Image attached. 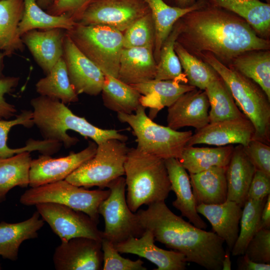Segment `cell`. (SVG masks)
Instances as JSON below:
<instances>
[{"mask_svg":"<svg viewBox=\"0 0 270 270\" xmlns=\"http://www.w3.org/2000/svg\"><path fill=\"white\" fill-rule=\"evenodd\" d=\"M176 22V41L188 52L196 57L210 52L227 66L244 53L270 48L269 40L258 36L242 18L207 2Z\"/></svg>","mask_w":270,"mask_h":270,"instance_id":"6da1fadb","label":"cell"},{"mask_svg":"<svg viewBox=\"0 0 270 270\" xmlns=\"http://www.w3.org/2000/svg\"><path fill=\"white\" fill-rule=\"evenodd\" d=\"M148 206L136 213L143 228L150 230L155 240L182 254L188 262L208 270H222L225 253L222 239L176 215L164 201Z\"/></svg>","mask_w":270,"mask_h":270,"instance_id":"7a4b0ae2","label":"cell"},{"mask_svg":"<svg viewBox=\"0 0 270 270\" xmlns=\"http://www.w3.org/2000/svg\"><path fill=\"white\" fill-rule=\"evenodd\" d=\"M33 121L44 139L60 142L66 148L76 144L78 140L67 134L68 130L89 138L98 145L110 139L126 142L128 138L116 130L99 128L85 118L74 114L61 101L40 96L30 100Z\"/></svg>","mask_w":270,"mask_h":270,"instance_id":"3957f363","label":"cell"},{"mask_svg":"<svg viewBox=\"0 0 270 270\" xmlns=\"http://www.w3.org/2000/svg\"><path fill=\"white\" fill-rule=\"evenodd\" d=\"M124 168L126 201L132 212L168 198L172 190L164 160L130 148Z\"/></svg>","mask_w":270,"mask_h":270,"instance_id":"277c9868","label":"cell"},{"mask_svg":"<svg viewBox=\"0 0 270 270\" xmlns=\"http://www.w3.org/2000/svg\"><path fill=\"white\" fill-rule=\"evenodd\" d=\"M198 58L208 64L223 80L242 113L252 124V140L270 143V100L261 88L252 80L227 66L210 52Z\"/></svg>","mask_w":270,"mask_h":270,"instance_id":"5b68a950","label":"cell"},{"mask_svg":"<svg viewBox=\"0 0 270 270\" xmlns=\"http://www.w3.org/2000/svg\"><path fill=\"white\" fill-rule=\"evenodd\" d=\"M139 106L133 114L117 113L118 120L128 124L136 138L138 150L164 160L179 158L192 136L191 130L180 132L157 124Z\"/></svg>","mask_w":270,"mask_h":270,"instance_id":"8992f818","label":"cell"},{"mask_svg":"<svg viewBox=\"0 0 270 270\" xmlns=\"http://www.w3.org/2000/svg\"><path fill=\"white\" fill-rule=\"evenodd\" d=\"M78 50L104 74L118 78L123 46V32L103 25L76 22L66 30Z\"/></svg>","mask_w":270,"mask_h":270,"instance_id":"52a82bcc","label":"cell"},{"mask_svg":"<svg viewBox=\"0 0 270 270\" xmlns=\"http://www.w3.org/2000/svg\"><path fill=\"white\" fill-rule=\"evenodd\" d=\"M129 148L124 142L108 140L98 145L94 156L65 180L86 188H108L113 180L124 175V164Z\"/></svg>","mask_w":270,"mask_h":270,"instance_id":"ba28073f","label":"cell"},{"mask_svg":"<svg viewBox=\"0 0 270 270\" xmlns=\"http://www.w3.org/2000/svg\"><path fill=\"white\" fill-rule=\"evenodd\" d=\"M110 194V190H89L64 180L26 190L20 196V202L25 206L54 202L64 204L89 216L98 224V208Z\"/></svg>","mask_w":270,"mask_h":270,"instance_id":"9c48e42d","label":"cell"},{"mask_svg":"<svg viewBox=\"0 0 270 270\" xmlns=\"http://www.w3.org/2000/svg\"><path fill=\"white\" fill-rule=\"evenodd\" d=\"M108 196L100 204L98 212L104 218L103 238L114 244L130 238H139L145 230L137 215L128 208L126 201L125 178L120 176L108 186Z\"/></svg>","mask_w":270,"mask_h":270,"instance_id":"30bf717a","label":"cell"},{"mask_svg":"<svg viewBox=\"0 0 270 270\" xmlns=\"http://www.w3.org/2000/svg\"><path fill=\"white\" fill-rule=\"evenodd\" d=\"M150 12L144 0H91L76 22L106 26L123 32L135 21Z\"/></svg>","mask_w":270,"mask_h":270,"instance_id":"8fae6325","label":"cell"},{"mask_svg":"<svg viewBox=\"0 0 270 270\" xmlns=\"http://www.w3.org/2000/svg\"><path fill=\"white\" fill-rule=\"evenodd\" d=\"M35 206L42 220L62 242L76 237L99 240L103 238L102 232L98 228V223L84 212L54 202L40 203Z\"/></svg>","mask_w":270,"mask_h":270,"instance_id":"7c38bea8","label":"cell"},{"mask_svg":"<svg viewBox=\"0 0 270 270\" xmlns=\"http://www.w3.org/2000/svg\"><path fill=\"white\" fill-rule=\"evenodd\" d=\"M97 144L90 142L86 148L68 156L52 158L42 154L32 160L30 170V188L65 180L70 174L86 161L92 158L96 150Z\"/></svg>","mask_w":270,"mask_h":270,"instance_id":"4fadbf2b","label":"cell"},{"mask_svg":"<svg viewBox=\"0 0 270 270\" xmlns=\"http://www.w3.org/2000/svg\"><path fill=\"white\" fill-rule=\"evenodd\" d=\"M102 240L76 237L62 242L55 249L53 262L57 270H102Z\"/></svg>","mask_w":270,"mask_h":270,"instance_id":"5bb4252c","label":"cell"},{"mask_svg":"<svg viewBox=\"0 0 270 270\" xmlns=\"http://www.w3.org/2000/svg\"><path fill=\"white\" fill-rule=\"evenodd\" d=\"M63 58L70 82L78 95L85 94L96 96L102 92L104 74L78 50L66 31Z\"/></svg>","mask_w":270,"mask_h":270,"instance_id":"9a60e30c","label":"cell"},{"mask_svg":"<svg viewBox=\"0 0 270 270\" xmlns=\"http://www.w3.org/2000/svg\"><path fill=\"white\" fill-rule=\"evenodd\" d=\"M254 128L246 116L208 124L192 134L188 146L207 144L224 146L238 144L245 146L253 139Z\"/></svg>","mask_w":270,"mask_h":270,"instance_id":"2e32d148","label":"cell"},{"mask_svg":"<svg viewBox=\"0 0 270 270\" xmlns=\"http://www.w3.org/2000/svg\"><path fill=\"white\" fill-rule=\"evenodd\" d=\"M209 108L204 90L196 88L186 92L168 107V126L174 130L185 126L200 130L210 123Z\"/></svg>","mask_w":270,"mask_h":270,"instance_id":"e0dca14e","label":"cell"},{"mask_svg":"<svg viewBox=\"0 0 270 270\" xmlns=\"http://www.w3.org/2000/svg\"><path fill=\"white\" fill-rule=\"evenodd\" d=\"M152 233L146 230L139 238L131 237L114 244L120 253L132 254L148 260L157 266L154 270H184L187 261L182 254L174 250H166L154 244Z\"/></svg>","mask_w":270,"mask_h":270,"instance_id":"ac0fdd59","label":"cell"},{"mask_svg":"<svg viewBox=\"0 0 270 270\" xmlns=\"http://www.w3.org/2000/svg\"><path fill=\"white\" fill-rule=\"evenodd\" d=\"M66 31L60 28L36 29L26 32L21 36L24 45L46 74L63 56Z\"/></svg>","mask_w":270,"mask_h":270,"instance_id":"d6986e66","label":"cell"},{"mask_svg":"<svg viewBox=\"0 0 270 270\" xmlns=\"http://www.w3.org/2000/svg\"><path fill=\"white\" fill-rule=\"evenodd\" d=\"M164 162L171 185V190L174 192L176 196V200L172 202V206L180 210L182 216L188 218L194 226L199 228L206 229L207 224L196 210V204L186 170L178 158H167L164 160Z\"/></svg>","mask_w":270,"mask_h":270,"instance_id":"ffe728a7","label":"cell"},{"mask_svg":"<svg viewBox=\"0 0 270 270\" xmlns=\"http://www.w3.org/2000/svg\"><path fill=\"white\" fill-rule=\"evenodd\" d=\"M242 208L232 200L220 204L196 206L198 212L208 220L212 232L224 240L230 251L238 236Z\"/></svg>","mask_w":270,"mask_h":270,"instance_id":"44dd1931","label":"cell"},{"mask_svg":"<svg viewBox=\"0 0 270 270\" xmlns=\"http://www.w3.org/2000/svg\"><path fill=\"white\" fill-rule=\"evenodd\" d=\"M131 86L142 95L141 105L150 108L151 119L161 109L172 105L182 94L196 88L174 80L155 79Z\"/></svg>","mask_w":270,"mask_h":270,"instance_id":"7402d4cb","label":"cell"},{"mask_svg":"<svg viewBox=\"0 0 270 270\" xmlns=\"http://www.w3.org/2000/svg\"><path fill=\"white\" fill-rule=\"evenodd\" d=\"M157 63L154 50L149 48H124L120 60V80L132 85L154 79Z\"/></svg>","mask_w":270,"mask_h":270,"instance_id":"603a6c76","label":"cell"},{"mask_svg":"<svg viewBox=\"0 0 270 270\" xmlns=\"http://www.w3.org/2000/svg\"><path fill=\"white\" fill-rule=\"evenodd\" d=\"M211 6L232 12L244 20L260 37L270 35V4L260 0H206Z\"/></svg>","mask_w":270,"mask_h":270,"instance_id":"cb8c5ba5","label":"cell"},{"mask_svg":"<svg viewBox=\"0 0 270 270\" xmlns=\"http://www.w3.org/2000/svg\"><path fill=\"white\" fill-rule=\"evenodd\" d=\"M226 167L212 166L198 173L190 174L196 206L220 204L226 200Z\"/></svg>","mask_w":270,"mask_h":270,"instance_id":"d4e9b609","label":"cell"},{"mask_svg":"<svg viewBox=\"0 0 270 270\" xmlns=\"http://www.w3.org/2000/svg\"><path fill=\"white\" fill-rule=\"evenodd\" d=\"M256 168L246 156L243 146L234 147L226 169V200L235 202L242 208Z\"/></svg>","mask_w":270,"mask_h":270,"instance_id":"484cf974","label":"cell"},{"mask_svg":"<svg viewBox=\"0 0 270 270\" xmlns=\"http://www.w3.org/2000/svg\"><path fill=\"white\" fill-rule=\"evenodd\" d=\"M148 6L154 27V55L157 63L161 48L176 22L188 12L198 9L206 3L200 0L191 6L180 8L168 4L164 0H144Z\"/></svg>","mask_w":270,"mask_h":270,"instance_id":"4316f807","label":"cell"},{"mask_svg":"<svg viewBox=\"0 0 270 270\" xmlns=\"http://www.w3.org/2000/svg\"><path fill=\"white\" fill-rule=\"evenodd\" d=\"M44 220L36 211L28 219L16 223L0 222V256L4 258L16 260L23 242L38 237V232L43 226Z\"/></svg>","mask_w":270,"mask_h":270,"instance_id":"83f0119b","label":"cell"},{"mask_svg":"<svg viewBox=\"0 0 270 270\" xmlns=\"http://www.w3.org/2000/svg\"><path fill=\"white\" fill-rule=\"evenodd\" d=\"M22 125L31 128L34 125L32 110H24L12 120H0V158H6L24 152L37 150L42 154L52 155L58 152L62 144L56 140L30 139L26 146L18 148H10L7 145L8 135L12 128Z\"/></svg>","mask_w":270,"mask_h":270,"instance_id":"f1b7e54d","label":"cell"},{"mask_svg":"<svg viewBox=\"0 0 270 270\" xmlns=\"http://www.w3.org/2000/svg\"><path fill=\"white\" fill-rule=\"evenodd\" d=\"M24 10V0H0V52L6 56L24 50L18 32Z\"/></svg>","mask_w":270,"mask_h":270,"instance_id":"f546056e","label":"cell"},{"mask_svg":"<svg viewBox=\"0 0 270 270\" xmlns=\"http://www.w3.org/2000/svg\"><path fill=\"white\" fill-rule=\"evenodd\" d=\"M234 147L232 144L216 148L186 146L178 160L190 174H196L212 166L227 167Z\"/></svg>","mask_w":270,"mask_h":270,"instance_id":"4dcf8cb0","label":"cell"},{"mask_svg":"<svg viewBox=\"0 0 270 270\" xmlns=\"http://www.w3.org/2000/svg\"><path fill=\"white\" fill-rule=\"evenodd\" d=\"M228 66L257 84L270 100V50L244 53L234 59Z\"/></svg>","mask_w":270,"mask_h":270,"instance_id":"1f68e13d","label":"cell"},{"mask_svg":"<svg viewBox=\"0 0 270 270\" xmlns=\"http://www.w3.org/2000/svg\"><path fill=\"white\" fill-rule=\"evenodd\" d=\"M104 106L117 113L132 114L140 106L142 95L131 85L104 75L102 90Z\"/></svg>","mask_w":270,"mask_h":270,"instance_id":"d6a6232c","label":"cell"},{"mask_svg":"<svg viewBox=\"0 0 270 270\" xmlns=\"http://www.w3.org/2000/svg\"><path fill=\"white\" fill-rule=\"evenodd\" d=\"M40 96L58 100L64 104L78 101L68 78L63 56L53 66L46 76L40 79L36 85Z\"/></svg>","mask_w":270,"mask_h":270,"instance_id":"836d02e7","label":"cell"},{"mask_svg":"<svg viewBox=\"0 0 270 270\" xmlns=\"http://www.w3.org/2000/svg\"><path fill=\"white\" fill-rule=\"evenodd\" d=\"M32 160L28 152L0 158V202L6 200L8 191L14 187L29 185Z\"/></svg>","mask_w":270,"mask_h":270,"instance_id":"e575fe53","label":"cell"},{"mask_svg":"<svg viewBox=\"0 0 270 270\" xmlns=\"http://www.w3.org/2000/svg\"><path fill=\"white\" fill-rule=\"evenodd\" d=\"M24 10L18 24L20 36L32 30L60 28L66 30L72 29L76 24L66 15L54 16L44 12L36 0H24Z\"/></svg>","mask_w":270,"mask_h":270,"instance_id":"d590c367","label":"cell"},{"mask_svg":"<svg viewBox=\"0 0 270 270\" xmlns=\"http://www.w3.org/2000/svg\"><path fill=\"white\" fill-rule=\"evenodd\" d=\"M204 90L210 107V123L245 116L239 110L230 90L220 76L210 82Z\"/></svg>","mask_w":270,"mask_h":270,"instance_id":"8d00e7d4","label":"cell"},{"mask_svg":"<svg viewBox=\"0 0 270 270\" xmlns=\"http://www.w3.org/2000/svg\"><path fill=\"white\" fill-rule=\"evenodd\" d=\"M174 48L188 84L204 90L210 82L220 76L208 64L190 53L176 40Z\"/></svg>","mask_w":270,"mask_h":270,"instance_id":"74e56055","label":"cell"},{"mask_svg":"<svg viewBox=\"0 0 270 270\" xmlns=\"http://www.w3.org/2000/svg\"><path fill=\"white\" fill-rule=\"evenodd\" d=\"M176 22L161 48L154 79L174 80L188 84L186 78L174 48L178 34Z\"/></svg>","mask_w":270,"mask_h":270,"instance_id":"f35d334b","label":"cell"},{"mask_svg":"<svg viewBox=\"0 0 270 270\" xmlns=\"http://www.w3.org/2000/svg\"><path fill=\"white\" fill-rule=\"evenodd\" d=\"M266 198L260 200H247L245 202L240 222L238 236L231 250L233 256L244 254L248 243L260 229L261 214Z\"/></svg>","mask_w":270,"mask_h":270,"instance_id":"ab89813d","label":"cell"},{"mask_svg":"<svg viewBox=\"0 0 270 270\" xmlns=\"http://www.w3.org/2000/svg\"><path fill=\"white\" fill-rule=\"evenodd\" d=\"M154 27L150 12L137 20L123 32L124 48L154 50Z\"/></svg>","mask_w":270,"mask_h":270,"instance_id":"60d3db41","label":"cell"},{"mask_svg":"<svg viewBox=\"0 0 270 270\" xmlns=\"http://www.w3.org/2000/svg\"><path fill=\"white\" fill-rule=\"evenodd\" d=\"M104 270H146L140 259L132 260L120 254L114 244L106 238L102 240Z\"/></svg>","mask_w":270,"mask_h":270,"instance_id":"b9f144b4","label":"cell"},{"mask_svg":"<svg viewBox=\"0 0 270 270\" xmlns=\"http://www.w3.org/2000/svg\"><path fill=\"white\" fill-rule=\"evenodd\" d=\"M244 254L255 262L270 264V229H260L248 243Z\"/></svg>","mask_w":270,"mask_h":270,"instance_id":"7bdbcfd3","label":"cell"},{"mask_svg":"<svg viewBox=\"0 0 270 270\" xmlns=\"http://www.w3.org/2000/svg\"><path fill=\"white\" fill-rule=\"evenodd\" d=\"M244 150L256 170L270 176V146L256 140H252L243 146Z\"/></svg>","mask_w":270,"mask_h":270,"instance_id":"ee69618b","label":"cell"},{"mask_svg":"<svg viewBox=\"0 0 270 270\" xmlns=\"http://www.w3.org/2000/svg\"><path fill=\"white\" fill-rule=\"evenodd\" d=\"M6 54L0 52V120L8 119L15 115V106L5 99L4 96L13 90L18 82L19 78L14 76H1V71L4 59Z\"/></svg>","mask_w":270,"mask_h":270,"instance_id":"f6af8a7d","label":"cell"},{"mask_svg":"<svg viewBox=\"0 0 270 270\" xmlns=\"http://www.w3.org/2000/svg\"><path fill=\"white\" fill-rule=\"evenodd\" d=\"M91 0H57L48 8L47 12L54 16L66 15L76 22Z\"/></svg>","mask_w":270,"mask_h":270,"instance_id":"bcb514c9","label":"cell"},{"mask_svg":"<svg viewBox=\"0 0 270 270\" xmlns=\"http://www.w3.org/2000/svg\"><path fill=\"white\" fill-rule=\"evenodd\" d=\"M270 194V176L256 170L248 192L246 200H262Z\"/></svg>","mask_w":270,"mask_h":270,"instance_id":"7dc6e473","label":"cell"},{"mask_svg":"<svg viewBox=\"0 0 270 270\" xmlns=\"http://www.w3.org/2000/svg\"><path fill=\"white\" fill-rule=\"evenodd\" d=\"M238 270H270V264L258 263L250 260L245 254L238 256L236 260Z\"/></svg>","mask_w":270,"mask_h":270,"instance_id":"c3c4849f","label":"cell"},{"mask_svg":"<svg viewBox=\"0 0 270 270\" xmlns=\"http://www.w3.org/2000/svg\"><path fill=\"white\" fill-rule=\"evenodd\" d=\"M260 229H270V194L268 195L260 217Z\"/></svg>","mask_w":270,"mask_h":270,"instance_id":"681fc988","label":"cell"},{"mask_svg":"<svg viewBox=\"0 0 270 270\" xmlns=\"http://www.w3.org/2000/svg\"><path fill=\"white\" fill-rule=\"evenodd\" d=\"M168 4L180 8H188L192 6L200 0H164Z\"/></svg>","mask_w":270,"mask_h":270,"instance_id":"f907efd6","label":"cell"},{"mask_svg":"<svg viewBox=\"0 0 270 270\" xmlns=\"http://www.w3.org/2000/svg\"><path fill=\"white\" fill-rule=\"evenodd\" d=\"M231 251L227 248L225 250V253L222 260V270H230L232 269V262L230 258Z\"/></svg>","mask_w":270,"mask_h":270,"instance_id":"816d5d0a","label":"cell"},{"mask_svg":"<svg viewBox=\"0 0 270 270\" xmlns=\"http://www.w3.org/2000/svg\"><path fill=\"white\" fill-rule=\"evenodd\" d=\"M36 2L42 8H46L52 4V0H36Z\"/></svg>","mask_w":270,"mask_h":270,"instance_id":"f5cc1de1","label":"cell"},{"mask_svg":"<svg viewBox=\"0 0 270 270\" xmlns=\"http://www.w3.org/2000/svg\"><path fill=\"white\" fill-rule=\"evenodd\" d=\"M264 0L266 2L270 4V0Z\"/></svg>","mask_w":270,"mask_h":270,"instance_id":"db71d44e","label":"cell"},{"mask_svg":"<svg viewBox=\"0 0 270 270\" xmlns=\"http://www.w3.org/2000/svg\"><path fill=\"white\" fill-rule=\"evenodd\" d=\"M56 0H52V3L55 2L56 1Z\"/></svg>","mask_w":270,"mask_h":270,"instance_id":"11a10c76","label":"cell"},{"mask_svg":"<svg viewBox=\"0 0 270 270\" xmlns=\"http://www.w3.org/2000/svg\"></svg>","mask_w":270,"mask_h":270,"instance_id":"9f6ffc18","label":"cell"}]
</instances>
